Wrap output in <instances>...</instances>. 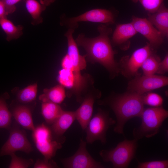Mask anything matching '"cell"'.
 Returning a JSON list of instances; mask_svg holds the SVG:
<instances>
[{
  "label": "cell",
  "instance_id": "cell-8",
  "mask_svg": "<svg viewBox=\"0 0 168 168\" xmlns=\"http://www.w3.org/2000/svg\"><path fill=\"white\" fill-rule=\"evenodd\" d=\"M86 142L81 139L79 147L72 156L61 160L66 168H103L100 162L95 160L90 155L86 148Z\"/></svg>",
  "mask_w": 168,
  "mask_h": 168
},
{
  "label": "cell",
  "instance_id": "cell-4",
  "mask_svg": "<svg viewBox=\"0 0 168 168\" xmlns=\"http://www.w3.org/2000/svg\"><path fill=\"white\" fill-rule=\"evenodd\" d=\"M137 141L125 139L114 148L101 150L99 155L104 162H111L113 168H127L135 156Z\"/></svg>",
  "mask_w": 168,
  "mask_h": 168
},
{
  "label": "cell",
  "instance_id": "cell-12",
  "mask_svg": "<svg viewBox=\"0 0 168 168\" xmlns=\"http://www.w3.org/2000/svg\"><path fill=\"white\" fill-rule=\"evenodd\" d=\"M152 50L148 43L134 51L124 64L123 70L124 75L129 77L137 74L144 61L152 53Z\"/></svg>",
  "mask_w": 168,
  "mask_h": 168
},
{
  "label": "cell",
  "instance_id": "cell-19",
  "mask_svg": "<svg viewBox=\"0 0 168 168\" xmlns=\"http://www.w3.org/2000/svg\"><path fill=\"white\" fill-rule=\"evenodd\" d=\"M63 110L58 104L51 102L42 103V114L46 122L48 124H52Z\"/></svg>",
  "mask_w": 168,
  "mask_h": 168
},
{
  "label": "cell",
  "instance_id": "cell-3",
  "mask_svg": "<svg viewBox=\"0 0 168 168\" xmlns=\"http://www.w3.org/2000/svg\"><path fill=\"white\" fill-rule=\"evenodd\" d=\"M168 117V111L161 106L144 109L140 117L142 120L140 125L133 130L134 138L138 140L157 134L163 123Z\"/></svg>",
  "mask_w": 168,
  "mask_h": 168
},
{
  "label": "cell",
  "instance_id": "cell-16",
  "mask_svg": "<svg viewBox=\"0 0 168 168\" xmlns=\"http://www.w3.org/2000/svg\"><path fill=\"white\" fill-rule=\"evenodd\" d=\"M76 119L75 111L63 110L59 116L51 125V128L55 136L59 138L70 128Z\"/></svg>",
  "mask_w": 168,
  "mask_h": 168
},
{
  "label": "cell",
  "instance_id": "cell-11",
  "mask_svg": "<svg viewBox=\"0 0 168 168\" xmlns=\"http://www.w3.org/2000/svg\"><path fill=\"white\" fill-rule=\"evenodd\" d=\"M131 22L137 33L148 40L152 49L159 47L162 43L164 38L147 19L133 16Z\"/></svg>",
  "mask_w": 168,
  "mask_h": 168
},
{
  "label": "cell",
  "instance_id": "cell-6",
  "mask_svg": "<svg viewBox=\"0 0 168 168\" xmlns=\"http://www.w3.org/2000/svg\"><path fill=\"white\" fill-rule=\"evenodd\" d=\"M53 133L51 128L45 124H41L36 127L33 131L32 137L38 151L47 158H52L57 150L62 147L64 142L54 140Z\"/></svg>",
  "mask_w": 168,
  "mask_h": 168
},
{
  "label": "cell",
  "instance_id": "cell-20",
  "mask_svg": "<svg viewBox=\"0 0 168 168\" xmlns=\"http://www.w3.org/2000/svg\"><path fill=\"white\" fill-rule=\"evenodd\" d=\"M0 25L6 34L8 41L19 38L23 34L22 26H15L6 17L0 19Z\"/></svg>",
  "mask_w": 168,
  "mask_h": 168
},
{
  "label": "cell",
  "instance_id": "cell-25",
  "mask_svg": "<svg viewBox=\"0 0 168 168\" xmlns=\"http://www.w3.org/2000/svg\"><path fill=\"white\" fill-rule=\"evenodd\" d=\"M58 80L60 85L64 87L72 90L74 81L72 69L62 68L59 72Z\"/></svg>",
  "mask_w": 168,
  "mask_h": 168
},
{
  "label": "cell",
  "instance_id": "cell-17",
  "mask_svg": "<svg viewBox=\"0 0 168 168\" xmlns=\"http://www.w3.org/2000/svg\"><path fill=\"white\" fill-rule=\"evenodd\" d=\"M12 115L23 128L32 131L35 129L31 111L28 107L23 105L18 106L13 110Z\"/></svg>",
  "mask_w": 168,
  "mask_h": 168
},
{
  "label": "cell",
  "instance_id": "cell-18",
  "mask_svg": "<svg viewBox=\"0 0 168 168\" xmlns=\"http://www.w3.org/2000/svg\"><path fill=\"white\" fill-rule=\"evenodd\" d=\"M64 88L59 85L50 88L44 89L43 93L40 96L39 99L42 102H51L60 104L66 97Z\"/></svg>",
  "mask_w": 168,
  "mask_h": 168
},
{
  "label": "cell",
  "instance_id": "cell-30",
  "mask_svg": "<svg viewBox=\"0 0 168 168\" xmlns=\"http://www.w3.org/2000/svg\"><path fill=\"white\" fill-rule=\"evenodd\" d=\"M56 163L52 158L44 157L43 159H37L34 165V168H58Z\"/></svg>",
  "mask_w": 168,
  "mask_h": 168
},
{
  "label": "cell",
  "instance_id": "cell-27",
  "mask_svg": "<svg viewBox=\"0 0 168 168\" xmlns=\"http://www.w3.org/2000/svg\"><path fill=\"white\" fill-rule=\"evenodd\" d=\"M131 0L134 3L139 2L148 13L155 12L163 3V0Z\"/></svg>",
  "mask_w": 168,
  "mask_h": 168
},
{
  "label": "cell",
  "instance_id": "cell-15",
  "mask_svg": "<svg viewBox=\"0 0 168 168\" xmlns=\"http://www.w3.org/2000/svg\"><path fill=\"white\" fill-rule=\"evenodd\" d=\"M137 33L131 22L119 24L113 32L112 42L114 44L122 47L124 44L129 45V40Z\"/></svg>",
  "mask_w": 168,
  "mask_h": 168
},
{
  "label": "cell",
  "instance_id": "cell-13",
  "mask_svg": "<svg viewBox=\"0 0 168 168\" xmlns=\"http://www.w3.org/2000/svg\"><path fill=\"white\" fill-rule=\"evenodd\" d=\"M100 95L92 94L85 97L80 106L75 111L77 119L83 130H85L92 118L93 105L96 99Z\"/></svg>",
  "mask_w": 168,
  "mask_h": 168
},
{
  "label": "cell",
  "instance_id": "cell-32",
  "mask_svg": "<svg viewBox=\"0 0 168 168\" xmlns=\"http://www.w3.org/2000/svg\"><path fill=\"white\" fill-rule=\"evenodd\" d=\"M168 70V55L166 54L163 59L160 62L157 73L163 74Z\"/></svg>",
  "mask_w": 168,
  "mask_h": 168
},
{
  "label": "cell",
  "instance_id": "cell-5",
  "mask_svg": "<svg viewBox=\"0 0 168 168\" xmlns=\"http://www.w3.org/2000/svg\"><path fill=\"white\" fill-rule=\"evenodd\" d=\"M116 123V121L110 117L108 112L99 109L91 118L85 129L86 143L92 144L99 140L103 144H105L107 130Z\"/></svg>",
  "mask_w": 168,
  "mask_h": 168
},
{
  "label": "cell",
  "instance_id": "cell-14",
  "mask_svg": "<svg viewBox=\"0 0 168 168\" xmlns=\"http://www.w3.org/2000/svg\"><path fill=\"white\" fill-rule=\"evenodd\" d=\"M147 20L161 33L163 36H168V9L164 3L155 12L148 13Z\"/></svg>",
  "mask_w": 168,
  "mask_h": 168
},
{
  "label": "cell",
  "instance_id": "cell-28",
  "mask_svg": "<svg viewBox=\"0 0 168 168\" xmlns=\"http://www.w3.org/2000/svg\"><path fill=\"white\" fill-rule=\"evenodd\" d=\"M142 100L144 105L152 107L161 106L163 103L162 98L159 95L154 93H149L142 95Z\"/></svg>",
  "mask_w": 168,
  "mask_h": 168
},
{
  "label": "cell",
  "instance_id": "cell-1",
  "mask_svg": "<svg viewBox=\"0 0 168 168\" xmlns=\"http://www.w3.org/2000/svg\"><path fill=\"white\" fill-rule=\"evenodd\" d=\"M97 30L99 34L96 37L88 38L81 34L75 41L77 46L85 49L86 57L89 61L100 63L110 73L115 75L119 72V68L114 59L115 52L109 38L112 30L107 25L102 24L98 27Z\"/></svg>",
  "mask_w": 168,
  "mask_h": 168
},
{
  "label": "cell",
  "instance_id": "cell-9",
  "mask_svg": "<svg viewBox=\"0 0 168 168\" xmlns=\"http://www.w3.org/2000/svg\"><path fill=\"white\" fill-rule=\"evenodd\" d=\"M18 151L29 153L33 151V148L25 132L14 127L11 130L8 139L1 149L0 156L10 155Z\"/></svg>",
  "mask_w": 168,
  "mask_h": 168
},
{
  "label": "cell",
  "instance_id": "cell-24",
  "mask_svg": "<svg viewBox=\"0 0 168 168\" xmlns=\"http://www.w3.org/2000/svg\"><path fill=\"white\" fill-rule=\"evenodd\" d=\"M37 85H30L21 90L18 93L17 98L21 103H28L35 99L37 92Z\"/></svg>",
  "mask_w": 168,
  "mask_h": 168
},
{
  "label": "cell",
  "instance_id": "cell-22",
  "mask_svg": "<svg viewBox=\"0 0 168 168\" xmlns=\"http://www.w3.org/2000/svg\"><path fill=\"white\" fill-rule=\"evenodd\" d=\"M160 62L159 58L152 53L141 66L143 75H152L157 73Z\"/></svg>",
  "mask_w": 168,
  "mask_h": 168
},
{
  "label": "cell",
  "instance_id": "cell-7",
  "mask_svg": "<svg viewBox=\"0 0 168 168\" xmlns=\"http://www.w3.org/2000/svg\"><path fill=\"white\" fill-rule=\"evenodd\" d=\"M115 16L111 10L103 9H95L86 12L78 16L65 19L64 25L69 28H77L78 22L82 21L100 23L106 25L115 23Z\"/></svg>",
  "mask_w": 168,
  "mask_h": 168
},
{
  "label": "cell",
  "instance_id": "cell-26",
  "mask_svg": "<svg viewBox=\"0 0 168 168\" xmlns=\"http://www.w3.org/2000/svg\"><path fill=\"white\" fill-rule=\"evenodd\" d=\"M11 160L8 166L9 168H27L33 163L32 159H24L17 156L15 153L10 155Z\"/></svg>",
  "mask_w": 168,
  "mask_h": 168
},
{
  "label": "cell",
  "instance_id": "cell-31",
  "mask_svg": "<svg viewBox=\"0 0 168 168\" xmlns=\"http://www.w3.org/2000/svg\"><path fill=\"white\" fill-rule=\"evenodd\" d=\"M5 7L7 15L12 14L16 10L15 5L21 0H1Z\"/></svg>",
  "mask_w": 168,
  "mask_h": 168
},
{
  "label": "cell",
  "instance_id": "cell-2",
  "mask_svg": "<svg viewBox=\"0 0 168 168\" xmlns=\"http://www.w3.org/2000/svg\"><path fill=\"white\" fill-rule=\"evenodd\" d=\"M99 104L107 105L113 110L116 119L114 131L123 135L126 123L133 118L140 117L144 109L142 95L132 92L109 97Z\"/></svg>",
  "mask_w": 168,
  "mask_h": 168
},
{
  "label": "cell",
  "instance_id": "cell-21",
  "mask_svg": "<svg viewBox=\"0 0 168 168\" xmlns=\"http://www.w3.org/2000/svg\"><path fill=\"white\" fill-rule=\"evenodd\" d=\"M25 2L27 10L32 18V24L35 25L41 23V14L46 8L36 0H25Z\"/></svg>",
  "mask_w": 168,
  "mask_h": 168
},
{
  "label": "cell",
  "instance_id": "cell-23",
  "mask_svg": "<svg viewBox=\"0 0 168 168\" xmlns=\"http://www.w3.org/2000/svg\"><path fill=\"white\" fill-rule=\"evenodd\" d=\"M5 96L0 97V128L8 129L11 123L12 114L8 108Z\"/></svg>",
  "mask_w": 168,
  "mask_h": 168
},
{
  "label": "cell",
  "instance_id": "cell-29",
  "mask_svg": "<svg viewBox=\"0 0 168 168\" xmlns=\"http://www.w3.org/2000/svg\"><path fill=\"white\" fill-rule=\"evenodd\" d=\"M138 168H167L168 160L155 161L141 162H138Z\"/></svg>",
  "mask_w": 168,
  "mask_h": 168
},
{
  "label": "cell",
  "instance_id": "cell-34",
  "mask_svg": "<svg viewBox=\"0 0 168 168\" xmlns=\"http://www.w3.org/2000/svg\"><path fill=\"white\" fill-rule=\"evenodd\" d=\"M55 0H40V3L45 8L51 3L54 2Z\"/></svg>",
  "mask_w": 168,
  "mask_h": 168
},
{
  "label": "cell",
  "instance_id": "cell-10",
  "mask_svg": "<svg viewBox=\"0 0 168 168\" xmlns=\"http://www.w3.org/2000/svg\"><path fill=\"white\" fill-rule=\"evenodd\" d=\"M168 77L166 76L154 75H143L137 76L128 84L130 92L143 95L147 91L166 86Z\"/></svg>",
  "mask_w": 168,
  "mask_h": 168
},
{
  "label": "cell",
  "instance_id": "cell-33",
  "mask_svg": "<svg viewBox=\"0 0 168 168\" xmlns=\"http://www.w3.org/2000/svg\"><path fill=\"white\" fill-rule=\"evenodd\" d=\"M7 16L4 4L1 0H0V19L6 17Z\"/></svg>",
  "mask_w": 168,
  "mask_h": 168
}]
</instances>
